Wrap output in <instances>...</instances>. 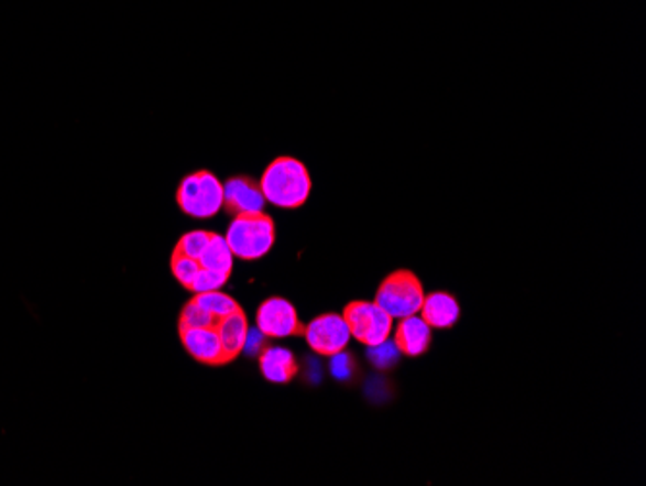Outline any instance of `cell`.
Returning <instances> with one entry per match:
<instances>
[{
    "mask_svg": "<svg viewBox=\"0 0 646 486\" xmlns=\"http://www.w3.org/2000/svg\"><path fill=\"white\" fill-rule=\"evenodd\" d=\"M424 296L423 281L415 271L397 270L382 281L374 303L392 318H407L420 312Z\"/></svg>",
    "mask_w": 646,
    "mask_h": 486,
    "instance_id": "4",
    "label": "cell"
},
{
    "mask_svg": "<svg viewBox=\"0 0 646 486\" xmlns=\"http://www.w3.org/2000/svg\"><path fill=\"white\" fill-rule=\"evenodd\" d=\"M343 318L349 326L351 337L366 347L380 345L385 339H390L392 334V316L375 303L352 301L344 306Z\"/></svg>",
    "mask_w": 646,
    "mask_h": 486,
    "instance_id": "5",
    "label": "cell"
},
{
    "mask_svg": "<svg viewBox=\"0 0 646 486\" xmlns=\"http://www.w3.org/2000/svg\"><path fill=\"white\" fill-rule=\"evenodd\" d=\"M200 270L201 266L198 260H194V258H188V256L173 250V256H171V271H173V276H175L176 281L183 288L190 291L191 281L196 280V276H198V271Z\"/></svg>",
    "mask_w": 646,
    "mask_h": 486,
    "instance_id": "16",
    "label": "cell"
},
{
    "mask_svg": "<svg viewBox=\"0 0 646 486\" xmlns=\"http://www.w3.org/2000/svg\"><path fill=\"white\" fill-rule=\"evenodd\" d=\"M395 345L405 357H423L430 349L431 327L416 314L401 318L395 332Z\"/></svg>",
    "mask_w": 646,
    "mask_h": 486,
    "instance_id": "10",
    "label": "cell"
},
{
    "mask_svg": "<svg viewBox=\"0 0 646 486\" xmlns=\"http://www.w3.org/2000/svg\"><path fill=\"white\" fill-rule=\"evenodd\" d=\"M191 301L200 304L201 309L208 311L216 320L225 318L232 312L240 311V304L232 296L221 293V289L208 291V293H198Z\"/></svg>",
    "mask_w": 646,
    "mask_h": 486,
    "instance_id": "15",
    "label": "cell"
},
{
    "mask_svg": "<svg viewBox=\"0 0 646 486\" xmlns=\"http://www.w3.org/2000/svg\"><path fill=\"white\" fill-rule=\"evenodd\" d=\"M260 370L267 382L288 384L298 375V363L288 349L267 345L260 352Z\"/></svg>",
    "mask_w": 646,
    "mask_h": 486,
    "instance_id": "12",
    "label": "cell"
},
{
    "mask_svg": "<svg viewBox=\"0 0 646 486\" xmlns=\"http://www.w3.org/2000/svg\"><path fill=\"white\" fill-rule=\"evenodd\" d=\"M420 314H423L420 318L434 330H449L456 326L457 320L461 316V306L451 293L436 291L431 295L424 296Z\"/></svg>",
    "mask_w": 646,
    "mask_h": 486,
    "instance_id": "11",
    "label": "cell"
},
{
    "mask_svg": "<svg viewBox=\"0 0 646 486\" xmlns=\"http://www.w3.org/2000/svg\"><path fill=\"white\" fill-rule=\"evenodd\" d=\"M176 206L191 219H211L223 209V183L208 169L183 176L176 186Z\"/></svg>",
    "mask_w": 646,
    "mask_h": 486,
    "instance_id": "3",
    "label": "cell"
},
{
    "mask_svg": "<svg viewBox=\"0 0 646 486\" xmlns=\"http://www.w3.org/2000/svg\"><path fill=\"white\" fill-rule=\"evenodd\" d=\"M178 335L191 359L209 367L227 365L217 326L178 327Z\"/></svg>",
    "mask_w": 646,
    "mask_h": 486,
    "instance_id": "9",
    "label": "cell"
},
{
    "mask_svg": "<svg viewBox=\"0 0 646 486\" xmlns=\"http://www.w3.org/2000/svg\"><path fill=\"white\" fill-rule=\"evenodd\" d=\"M401 352L397 349V345H395V342H390V339L370 347V352H368V359L380 370H390V368L395 367Z\"/></svg>",
    "mask_w": 646,
    "mask_h": 486,
    "instance_id": "18",
    "label": "cell"
},
{
    "mask_svg": "<svg viewBox=\"0 0 646 486\" xmlns=\"http://www.w3.org/2000/svg\"><path fill=\"white\" fill-rule=\"evenodd\" d=\"M265 204L262 186L252 176H231L223 183V209L229 216L258 214L264 212Z\"/></svg>",
    "mask_w": 646,
    "mask_h": 486,
    "instance_id": "8",
    "label": "cell"
},
{
    "mask_svg": "<svg viewBox=\"0 0 646 486\" xmlns=\"http://www.w3.org/2000/svg\"><path fill=\"white\" fill-rule=\"evenodd\" d=\"M260 186L267 204L281 209H296L310 198V171L293 155H280L264 169Z\"/></svg>",
    "mask_w": 646,
    "mask_h": 486,
    "instance_id": "1",
    "label": "cell"
},
{
    "mask_svg": "<svg viewBox=\"0 0 646 486\" xmlns=\"http://www.w3.org/2000/svg\"><path fill=\"white\" fill-rule=\"evenodd\" d=\"M255 327L270 339H283L304 334V324L298 318L295 304L283 296H270L258 306Z\"/></svg>",
    "mask_w": 646,
    "mask_h": 486,
    "instance_id": "7",
    "label": "cell"
},
{
    "mask_svg": "<svg viewBox=\"0 0 646 486\" xmlns=\"http://www.w3.org/2000/svg\"><path fill=\"white\" fill-rule=\"evenodd\" d=\"M227 281H229V276L219 273V271L201 268V270L198 271V276H196V280L191 281L190 291L194 295H198V293H208V291H217V289L223 288Z\"/></svg>",
    "mask_w": 646,
    "mask_h": 486,
    "instance_id": "20",
    "label": "cell"
},
{
    "mask_svg": "<svg viewBox=\"0 0 646 486\" xmlns=\"http://www.w3.org/2000/svg\"><path fill=\"white\" fill-rule=\"evenodd\" d=\"M303 335L310 345L311 352L318 353L319 357H333L337 353L344 352L351 339V332L344 322L343 314H336V312H326L316 316L308 326H304Z\"/></svg>",
    "mask_w": 646,
    "mask_h": 486,
    "instance_id": "6",
    "label": "cell"
},
{
    "mask_svg": "<svg viewBox=\"0 0 646 486\" xmlns=\"http://www.w3.org/2000/svg\"><path fill=\"white\" fill-rule=\"evenodd\" d=\"M232 258H234V256H232L231 248H229L227 240H225V235L211 233V239H209L208 247L201 252L198 262H200L201 268H206V270L219 271V273H225V276L231 278Z\"/></svg>",
    "mask_w": 646,
    "mask_h": 486,
    "instance_id": "14",
    "label": "cell"
},
{
    "mask_svg": "<svg viewBox=\"0 0 646 486\" xmlns=\"http://www.w3.org/2000/svg\"><path fill=\"white\" fill-rule=\"evenodd\" d=\"M275 233V222L265 212L242 214L232 217L231 225L225 233V240L234 258L254 262L272 250Z\"/></svg>",
    "mask_w": 646,
    "mask_h": 486,
    "instance_id": "2",
    "label": "cell"
},
{
    "mask_svg": "<svg viewBox=\"0 0 646 486\" xmlns=\"http://www.w3.org/2000/svg\"><path fill=\"white\" fill-rule=\"evenodd\" d=\"M209 239H211V231L198 229V231L184 233L183 237L176 242L175 250L180 255L198 260L201 252L208 247Z\"/></svg>",
    "mask_w": 646,
    "mask_h": 486,
    "instance_id": "17",
    "label": "cell"
},
{
    "mask_svg": "<svg viewBox=\"0 0 646 486\" xmlns=\"http://www.w3.org/2000/svg\"><path fill=\"white\" fill-rule=\"evenodd\" d=\"M219 320L213 318L208 311H204L200 304L196 301L184 306L178 318V327H200V326H217Z\"/></svg>",
    "mask_w": 646,
    "mask_h": 486,
    "instance_id": "19",
    "label": "cell"
},
{
    "mask_svg": "<svg viewBox=\"0 0 646 486\" xmlns=\"http://www.w3.org/2000/svg\"><path fill=\"white\" fill-rule=\"evenodd\" d=\"M329 359H331V375L336 376L337 380L347 382L349 378H352L357 368H354V360H352L349 353H337V355L329 357Z\"/></svg>",
    "mask_w": 646,
    "mask_h": 486,
    "instance_id": "21",
    "label": "cell"
},
{
    "mask_svg": "<svg viewBox=\"0 0 646 486\" xmlns=\"http://www.w3.org/2000/svg\"><path fill=\"white\" fill-rule=\"evenodd\" d=\"M248 318L244 311L232 312L229 316L217 322V334L221 337L223 345L225 360L232 363L239 359L240 353L244 352L248 337Z\"/></svg>",
    "mask_w": 646,
    "mask_h": 486,
    "instance_id": "13",
    "label": "cell"
}]
</instances>
